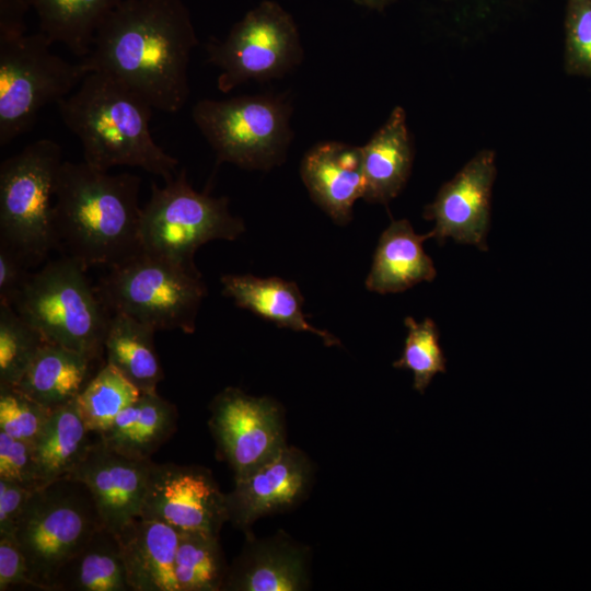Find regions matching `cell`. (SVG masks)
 Wrapping results in <instances>:
<instances>
[{
    "instance_id": "6da1fadb",
    "label": "cell",
    "mask_w": 591,
    "mask_h": 591,
    "mask_svg": "<svg viewBox=\"0 0 591 591\" xmlns=\"http://www.w3.org/2000/svg\"><path fill=\"white\" fill-rule=\"evenodd\" d=\"M197 43L182 0H123L80 63L88 73L120 82L153 109L174 114L189 95L188 63Z\"/></svg>"
},
{
    "instance_id": "7a4b0ae2",
    "label": "cell",
    "mask_w": 591,
    "mask_h": 591,
    "mask_svg": "<svg viewBox=\"0 0 591 591\" xmlns=\"http://www.w3.org/2000/svg\"><path fill=\"white\" fill-rule=\"evenodd\" d=\"M141 178L62 161L53 207L56 248L86 268L113 267L141 252Z\"/></svg>"
},
{
    "instance_id": "3957f363",
    "label": "cell",
    "mask_w": 591,
    "mask_h": 591,
    "mask_svg": "<svg viewBox=\"0 0 591 591\" xmlns=\"http://www.w3.org/2000/svg\"><path fill=\"white\" fill-rule=\"evenodd\" d=\"M56 105L63 124L81 142L83 161L91 166L102 171L140 167L164 182L177 174L178 160L150 132L153 107L113 78L90 72L76 92Z\"/></svg>"
},
{
    "instance_id": "277c9868",
    "label": "cell",
    "mask_w": 591,
    "mask_h": 591,
    "mask_svg": "<svg viewBox=\"0 0 591 591\" xmlns=\"http://www.w3.org/2000/svg\"><path fill=\"white\" fill-rule=\"evenodd\" d=\"M85 270L63 255L31 273L12 306L47 341L100 360L111 312Z\"/></svg>"
},
{
    "instance_id": "5b68a950",
    "label": "cell",
    "mask_w": 591,
    "mask_h": 591,
    "mask_svg": "<svg viewBox=\"0 0 591 591\" xmlns=\"http://www.w3.org/2000/svg\"><path fill=\"white\" fill-rule=\"evenodd\" d=\"M102 525L94 497L81 480L66 476L35 489L14 532L33 587L51 591L59 569Z\"/></svg>"
},
{
    "instance_id": "8992f818",
    "label": "cell",
    "mask_w": 591,
    "mask_h": 591,
    "mask_svg": "<svg viewBox=\"0 0 591 591\" xmlns=\"http://www.w3.org/2000/svg\"><path fill=\"white\" fill-rule=\"evenodd\" d=\"M112 312H120L155 331L192 334L207 288L197 268H187L140 252L109 267L95 287Z\"/></svg>"
},
{
    "instance_id": "52a82bcc",
    "label": "cell",
    "mask_w": 591,
    "mask_h": 591,
    "mask_svg": "<svg viewBox=\"0 0 591 591\" xmlns=\"http://www.w3.org/2000/svg\"><path fill=\"white\" fill-rule=\"evenodd\" d=\"M244 231L243 220L230 212L228 198L195 190L185 170L163 186L152 183L141 209V252L187 268H197L194 255L201 245L234 241Z\"/></svg>"
},
{
    "instance_id": "ba28073f",
    "label": "cell",
    "mask_w": 591,
    "mask_h": 591,
    "mask_svg": "<svg viewBox=\"0 0 591 591\" xmlns=\"http://www.w3.org/2000/svg\"><path fill=\"white\" fill-rule=\"evenodd\" d=\"M61 163L60 146L39 139L0 165V242L31 266L56 248L51 199Z\"/></svg>"
},
{
    "instance_id": "9c48e42d",
    "label": "cell",
    "mask_w": 591,
    "mask_h": 591,
    "mask_svg": "<svg viewBox=\"0 0 591 591\" xmlns=\"http://www.w3.org/2000/svg\"><path fill=\"white\" fill-rule=\"evenodd\" d=\"M37 32L0 38V146L28 131L39 112L70 95L88 74L50 50Z\"/></svg>"
},
{
    "instance_id": "30bf717a",
    "label": "cell",
    "mask_w": 591,
    "mask_h": 591,
    "mask_svg": "<svg viewBox=\"0 0 591 591\" xmlns=\"http://www.w3.org/2000/svg\"><path fill=\"white\" fill-rule=\"evenodd\" d=\"M193 119L217 161L267 171L283 161L291 139L288 108L267 95L201 100Z\"/></svg>"
},
{
    "instance_id": "8fae6325",
    "label": "cell",
    "mask_w": 591,
    "mask_h": 591,
    "mask_svg": "<svg viewBox=\"0 0 591 591\" xmlns=\"http://www.w3.org/2000/svg\"><path fill=\"white\" fill-rule=\"evenodd\" d=\"M219 70L218 89L229 92L250 80L278 77L302 56L292 18L271 1L260 2L233 25L221 42L208 46Z\"/></svg>"
},
{
    "instance_id": "7c38bea8",
    "label": "cell",
    "mask_w": 591,
    "mask_h": 591,
    "mask_svg": "<svg viewBox=\"0 0 591 591\" xmlns=\"http://www.w3.org/2000/svg\"><path fill=\"white\" fill-rule=\"evenodd\" d=\"M208 426L217 453L234 478L264 464L286 445L283 412L273 398L229 386L210 404Z\"/></svg>"
},
{
    "instance_id": "4fadbf2b",
    "label": "cell",
    "mask_w": 591,
    "mask_h": 591,
    "mask_svg": "<svg viewBox=\"0 0 591 591\" xmlns=\"http://www.w3.org/2000/svg\"><path fill=\"white\" fill-rule=\"evenodd\" d=\"M140 517L164 522L178 532L219 536L229 521L223 494L211 472L197 465L153 463Z\"/></svg>"
},
{
    "instance_id": "5bb4252c",
    "label": "cell",
    "mask_w": 591,
    "mask_h": 591,
    "mask_svg": "<svg viewBox=\"0 0 591 591\" xmlns=\"http://www.w3.org/2000/svg\"><path fill=\"white\" fill-rule=\"evenodd\" d=\"M496 175L495 152L485 149L444 183L434 200L424 210V218L434 221L433 229L428 232L430 239L442 244L450 237L487 251Z\"/></svg>"
},
{
    "instance_id": "9a60e30c",
    "label": "cell",
    "mask_w": 591,
    "mask_h": 591,
    "mask_svg": "<svg viewBox=\"0 0 591 591\" xmlns=\"http://www.w3.org/2000/svg\"><path fill=\"white\" fill-rule=\"evenodd\" d=\"M313 466L298 448L286 445L274 457L243 476L225 494L229 521L246 535L253 523L267 514L285 512L306 497Z\"/></svg>"
},
{
    "instance_id": "2e32d148",
    "label": "cell",
    "mask_w": 591,
    "mask_h": 591,
    "mask_svg": "<svg viewBox=\"0 0 591 591\" xmlns=\"http://www.w3.org/2000/svg\"><path fill=\"white\" fill-rule=\"evenodd\" d=\"M151 459L127 456L97 439L71 472L94 497L103 524L117 534L140 517Z\"/></svg>"
},
{
    "instance_id": "e0dca14e",
    "label": "cell",
    "mask_w": 591,
    "mask_h": 591,
    "mask_svg": "<svg viewBox=\"0 0 591 591\" xmlns=\"http://www.w3.org/2000/svg\"><path fill=\"white\" fill-rule=\"evenodd\" d=\"M309 551L286 533L256 540L252 533L225 578L223 590L298 591L309 584Z\"/></svg>"
},
{
    "instance_id": "ac0fdd59",
    "label": "cell",
    "mask_w": 591,
    "mask_h": 591,
    "mask_svg": "<svg viewBox=\"0 0 591 591\" xmlns=\"http://www.w3.org/2000/svg\"><path fill=\"white\" fill-rule=\"evenodd\" d=\"M301 176L311 198L337 224H347L364 194L361 147L321 142L305 153Z\"/></svg>"
},
{
    "instance_id": "d6986e66",
    "label": "cell",
    "mask_w": 591,
    "mask_h": 591,
    "mask_svg": "<svg viewBox=\"0 0 591 591\" xmlns=\"http://www.w3.org/2000/svg\"><path fill=\"white\" fill-rule=\"evenodd\" d=\"M116 535L132 591H178L174 572L179 535L176 529L137 517Z\"/></svg>"
},
{
    "instance_id": "ffe728a7",
    "label": "cell",
    "mask_w": 591,
    "mask_h": 591,
    "mask_svg": "<svg viewBox=\"0 0 591 591\" xmlns=\"http://www.w3.org/2000/svg\"><path fill=\"white\" fill-rule=\"evenodd\" d=\"M428 239L429 233L417 234L406 219L392 221L379 239L366 288L387 294L432 281L437 270L422 246Z\"/></svg>"
},
{
    "instance_id": "44dd1931",
    "label": "cell",
    "mask_w": 591,
    "mask_h": 591,
    "mask_svg": "<svg viewBox=\"0 0 591 591\" xmlns=\"http://www.w3.org/2000/svg\"><path fill=\"white\" fill-rule=\"evenodd\" d=\"M364 200L387 205L404 188L413 165L414 150L405 111L397 106L386 121L361 147Z\"/></svg>"
},
{
    "instance_id": "7402d4cb",
    "label": "cell",
    "mask_w": 591,
    "mask_h": 591,
    "mask_svg": "<svg viewBox=\"0 0 591 591\" xmlns=\"http://www.w3.org/2000/svg\"><path fill=\"white\" fill-rule=\"evenodd\" d=\"M223 296L233 299L242 309L276 324L281 328L317 335L326 346L339 345V339L306 321L302 310L304 299L293 281L279 277L260 278L253 275H223Z\"/></svg>"
},
{
    "instance_id": "603a6c76",
    "label": "cell",
    "mask_w": 591,
    "mask_h": 591,
    "mask_svg": "<svg viewBox=\"0 0 591 591\" xmlns=\"http://www.w3.org/2000/svg\"><path fill=\"white\" fill-rule=\"evenodd\" d=\"M92 359L47 341L14 386L42 405L55 409L76 399L92 379Z\"/></svg>"
},
{
    "instance_id": "cb8c5ba5",
    "label": "cell",
    "mask_w": 591,
    "mask_h": 591,
    "mask_svg": "<svg viewBox=\"0 0 591 591\" xmlns=\"http://www.w3.org/2000/svg\"><path fill=\"white\" fill-rule=\"evenodd\" d=\"M176 421L177 410L172 403L157 392L141 393L99 436L109 448L146 460L171 438Z\"/></svg>"
},
{
    "instance_id": "d4e9b609",
    "label": "cell",
    "mask_w": 591,
    "mask_h": 591,
    "mask_svg": "<svg viewBox=\"0 0 591 591\" xmlns=\"http://www.w3.org/2000/svg\"><path fill=\"white\" fill-rule=\"evenodd\" d=\"M51 591H132L117 535L99 528L59 569Z\"/></svg>"
},
{
    "instance_id": "484cf974",
    "label": "cell",
    "mask_w": 591,
    "mask_h": 591,
    "mask_svg": "<svg viewBox=\"0 0 591 591\" xmlns=\"http://www.w3.org/2000/svg\"><path fill=\"white\" fill-rule=\"evenodd\" d=\"M92 433L81 416L77 398L53 409L33 442L38 486L69 476L93 443Z\"/></svg>"
},
{
    "instance_id": "4316f807",
    "label": "cell",
    "mask_w": 591,
    "mask_h": 591,
    "mask_svg": "<svg viewBox=\"0 0 591 591\" xmlns=\"http://www.w3.org/2000/svg\"><path fill=\"white\" fill-rule=\"evenodd\" d=\"M151 326L129 315L112 312L104 339L106 362L114 366L142 393L157 392L163 370Z\"/></svg>"
},
{
    "instance_id": "83f0119b",
    "label": "cell",
    "mask_w": 591,
    "mask_h": 591,
    "mask_svg": "<svg viewBox=\"0 0 591 591\" xmlns=\"http://www.w3.org/2000/svg\"><path fill=\"white\" fill-rule=\"evenodd\" d=\"M38 18L39 32L80 58L88 56L95 34L123 0H26Z\"/></svg>"
},
{
    "instance_id": "f1b7e54d",
    "label": "cell",
    "mask_w": 591,
    "mask_h": 591,
    "mask_svg": "<svg viewBox=\"0 0 591 591\" xmlns=\"http://www.w3.org/2000/svg\"><path fill=\"white\" fill-rule=\"evenodd\" d=\"M218 537L205 532H179L174 568L178 591L223 590L229 566Z\"/></svg>"
},
{
    "instance_id": "f546056e",
    "label": "cell",
    "mask_w": 591,
    "mask_h": 591,
    "mask_svg": "<svg viewBox=\"0 0 591 591\" xmlns=\"http://www.w3.org/2000/svg\"><path fill=\"white\" fill-rule=\"evenodd\" d=\"M141 393L114 366L105 362L84 386L77 401L89 430L100 434Z\"/></svg>"
},
{
    "instance_id": "4dcf8cb0",
    "label": "cell",
    "mask_w": 591,
    "mask_h": 591,
    "mask_svg": "<svg viewBox=\"0 0 591 591\" xmlns=\"http://www.w3.org/2000/svg\"><path fill=\"white\" fill-rule=\"evenodd\" d=\"M46 343L12 305L0 303V386H15Z\"/></svg>"
},
{
    "instance_id": "1f68e13d",
    "label": "cell",
    "mask_w": 591,
    "mask_h": 591,
    "mask_svg": "<svg viewBox=\"0 0 591 591\" xmlns=\"http://www.w3.org/2000/svg\"><path fill=\"white\" fill-rule=\"evenodd\" d=\"M404 324L407 328L404 349L393 367L410 370L413 386L422 394L437 373L447 371V359L439 343L438 327L431 318L417 322L407 316Z\"/></svg>"
},
{
    "instance_id": "d6a6232c",
    "label": "cell",
    "mask_w": 591,
    "mask_h": 591,
    "mask_svg": "<svg viewBox=\"0 0 591 591\" xmlns=\"http://www.w3.org/2000/svg\"><path fill=\"white\" fill-rule=\"evenodd\" d=\"M51 410L14 386H0V431L12 438L34 442Z\"/></svg>"
},
{
    "instance_id": "836d02e7",
    "label": "cell",
    "mask_w": 591,
    "mask_h": 591,
    "mask_svg": "<svg viewBox=\"0 0 591 591\" xmlns=\"http://www.w3.org/2000/svg\"><path fill=\"white\" fill-rule=\"evenodd\" d=\"M564 67L591 79V0H566Z\"/></svg>"
},
{
    "instance_id": "e575fe53",
    "label": "cell",
    "mask_w": 591,
    "mask_h": 591,
    "mask_svg": "<svg viewBox=\"0 0 591 591\" xmlns=\"http://www.w3.org/2000/svg\"><path fill=\"white\" fill-rule=\"evenodd\" d=\"M0 477L37 489V470L33 442L0 431Z\"/></svg>"
},
{
    "instance_id": "d590c367",
    "label": "cell",
    "mask_w": 591,
    "mask_h": 591,
    "mask_svg": "<svg viewBox=\"0 0 591 591\" xmlns=\"http://www.w3.org/2000/svg\"><path fill=\"white\" fill-rule=\"evenodd\" d=\"M34 588L25 556L12 535H0V591L15 587Z\"/></svg>"
},
{
    "instance_id": "8d00e7d4",
    "label": "cell",
    "mask_w": 591,
    "mask_h": 591,
    "mask_svg": "<svg viewBox=\"0 0 591 591\" xmlns=\"http://www.w3.org/2000/svg\"><path fill=\"white\" fill-rule=\"evenodd\" d=\"M30 266L13 247L0 242V303L12 305L30 276Z\"/></svg>"
},
{
    "instance_id": "74e56055",
    "label": "cell",
    "mask_w": 591,
    "mask_h": 591,
    "mask_svg": "<svg viewBox=\"0 0 591 591\" xmlns=\"http://www.w3.org/2000/svg\"><path fill=\"white\" fill-rule=\"evenodd\" d=\"M35 489L0 477V535H12Z\"/></svg>"
},
{
    "instance_id": "f35d334b",
    "label": "cell",
    "mask_w": 591,
    "mask_h": 591,
    "mask_svg": "<svg viewBox=\"0 0 591 591\" xmlns=\"http://www.w3.org/2000/svg\"><path fill=\"white\" fill-rule=\"evenodd\" d=\"M355 1L370 9L381 10L387 4H390L393 0H355Z\"/></svg>"
}]
</instances>
